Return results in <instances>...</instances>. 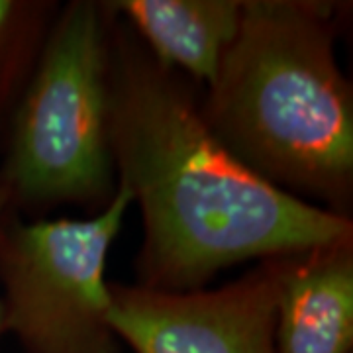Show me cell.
<instances>
[{
	"mask_svg": "<svg viewBox=\"0 0 353 353\" xmlns=\"http://www.w3.org/2000/svg\"><path fill=\"white\" fill-rule=\"evenodd\" d=\"M108 22V139L118 185L141 214L138 285L185 292L250 259L303 253L353 234L334 214L255 175L222 145L194 81Z\"/></svg>",
	"mask_w": 353,
	"mask_h": 353,
	"instance_id": "cell-1",
	"label": "cell"
},
{
	"mask_svg": "<svg viewBox=\"0 0 353 353\" xmlns=\"http://www.w3.org/2000/svg\"><path fill=\"white\" fill-rule=\"evenodd\" d=\"M343 14L345 4L330 0H243L201 110L255 175L352 218L353 90L336 61Z\"/></svg>",
	"mask_w": 353,
	"mask_h": 353,
	"instance_id": "cell-2",
	"label": "cell"
},
{
	"mask_svg": "<svg viewBox=\"0 0 353 353\" xmlns=\"http://www.w3.org/2000/svg\"><path fill=\"white\" fill-rule=\"evenodd\" d=\"M108 22L102 0L61 2L53 20L6 130L0 179L20 216L38 220L61 206L92 216L112 202Z\"/></svg>",
	"mask_w": 353,
	"mask_h": 353,
	"instance_id": "cell-3",
	"label": "cell"
},
{
	"mask_svg": "<svg viewBox=\"0 0 353 353\" xmlns=\"http://www.w3.org/2000/svg\"><path fill=\"white\" fill-rule=\"evenodd\" d=\"M132 206L118 185L87 218H38L6 210L0 222L4 332L26 353H120L110 326L106 259Z\"/></svg>",
	"mask_w": 353,
	"mask_h": 353,
	"instance_id": "cell-4",
	"label": "cell"
},
{
	"mask_svg": "<svg viewBox=\"0 0 353 353\" xmlns=\"http://www.w3.org/2000/svg\"><path fill=\"white\" fill-rule=\"evenodd\" d=\"M289 259H261L214 290L169 292L108 283L110 326L134 353H275L279 294Z\"/></svg>",
	"mask_w": 353,
	"mask_h": 353,
	"instance_id": "cell-5",
	"label": "cell"
},
{
	"mask_svg": "<svg viewBox=\"0 0 353 353\" xmlns=\"http://www.w3.org/2000/svg\"><path fill=\"white\" fill-rule=\"evenodd\" d=\"M353 234L290 255L281 285L275 353H352Z\"/></svg>",
	"mask_w": 353,
	"mask_h": 353,
	"instance_id": "cell-6",
	"label": "cell"
},
{
	"mask_svg": "<svg viewBox=\"0 0 353 353\" xmlns=\"http://www.w3.org/2000/svg\"><path fill=\"white\" fill-rule=\"evenodd\" d=\"M139 41L199 87L214 81L240 32L243 0H110Z\"/></svg>",
	"mask_w": 353,
	"mask_h": 353,
	"instance_id": "cell-7",
	"label": "cell"
},
{
	"mask_svg": "<svg viewBox=\"0 0 353 353\" xmlns=\"http://www.w3.org/2000/svg\"><path fill=\"white\" fill-rule=\"evenodd\" d=\"M59 8V0H0V132L4 134Z\"/></svg>",
	"mask_w": 353,
	"mask_h": 353,
	"instance_id": "cell-8",
	"label": "cell"
},
{
	"mask_svg": "<svg viewBox=\"0 0 353 353\" xmlns=\"http://www.w3.org/2000/svg\"><path fill=\"white\" fill-rule=\"evenodd\" d=\"M10 208V190L6 187V183L0 179V222H2V216L6 214V210ZM4 310H2V301H0V338L4 336Z\"/></svg>",
	"mask_w": 353,
	"mask_h": 353,
	"instance_id": "cell-9",
	"label": "cell"
}]
</instances>
